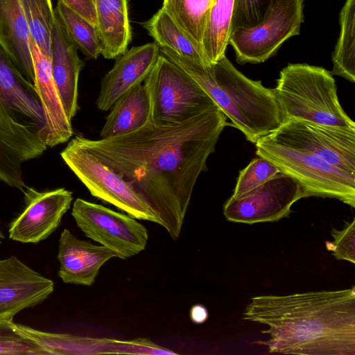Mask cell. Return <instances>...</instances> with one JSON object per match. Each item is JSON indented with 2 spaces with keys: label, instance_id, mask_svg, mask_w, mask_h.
I'll use <instances>...</instances> for the list:
<instances>
[{
  "label": "cell",
  "instance_id": "ffe728a7",
  "mask_svg": "<svg viewBox=\"0 0 355 355\" xmlns=\"http://www.w3.org/2000/svg\"><path fill=\"white\" fill-rule=\"evenodd\" d=\"M0 92L40 131L44 139L46 119L37 89L34 84L24 77L1 46Z\"/></svg>",
  "mask_w": 355,
  "mask_h": 355
},
{
  "label": "cell",
  "instance_id": "e575fe53",
  "mask_svg": "<svg viewBox=\"0 0 355 355\" xmlns=\"http://www.w3.org/2000/svg\"><path fill=\"white\" fill-rule=\"evenodd\" d=\"M3 239H4V236L0 229V244L1 243V240Z\"/></svg>",
  "mask_w": 355,
  "mask_h": 355
},
{
  "label": "cell",
  "instance_id": "4316f807",
  "mask_svg": "<svg viewBox=\"0 0 355 355\" xmlns=\"http://www.w3.org/2000/svg\"><path fill=\"white\" fill-rule=\"evenodd\" d=\"M55 12L67 35L88 59L96 60L101 53L96 27L58 0Z\"/></svg>",
  "mask_w": 355,
  "mask_h": 355
},
{
  "label": "cell",
  "instance_id": "5b68a950",
  "mask_svg": "<svg viewBox=\"0 0 355 355\" xmlns=\"http://www.w3.org/2000/svg\"><path fill=\"white\" fill-rule=\"evenodd\" d=\"M254 144L257 155L295 178L304 188L306 198H336L355 207V174L342 171L311 152L270 135Z\"/></svg>",
  "mask_w": 355,
  "mask_h": 355
},
{
  "label": "cell",
  "instance_id": "836d02e7",
  "mask_svg": "<svg viewBox=\"0 0 355 355\" xmlns=\"http://www.w3.org/2000/svg\"><path fill=\"white\" fill-rule=\"evenodd\" d=\"M191 320L196 324L205 322L208 318V311L207 309L201 304L193 306L190 311Z\"/></svg>",
  "mask_w": 355,
  "mask_h": 355
},
{
  "label": "cell",
  "instance_id": "d6a6232c",
  "mask_svg": "<svg viewBox=\"0 0 355 355\" xmlns=\"http://www.w3.org/2000/svg\"><path fill=\"white\" fill-rule=\"evenodd\" d=\"M68 8L96 26V16L94 0H60Z\"/></svg>",
  "mask_w": 355,
  "mask_h": 355
},
{
  "label": "cell",
  "instance_id": "4dcf8cb0",
  "mask_svg": "<svg viewBox=\"0 0 355 355\" xmlns=\"http://www.w3.org/2000/svg\"><path fill=\"white\" fill-rule=\"evenodd\" d=\"M277 0H234L232 31L252 28L263 21Z\"/></svg>",
  "mask_w": 355,
  "mask_h": 355
},
{
  "label": "cell",
  "instance_id": "d4e9b609",
  "mask_svg": "<svg viewBox=\"0 0 355 355\" xmlns=\"http://www.w3.org/2000/svg\"><path fill=\"white\" fill-rule=\"evenodd\" d=\"M339 36L332 53L331 73L355 82V0H346L339 15Z\"/></svg>",
  "mask_w": 355,
  "mask_h": 355
},
{
  "label": "cell",
  "instance_id": "52a82bcc",
  "mask_svg": "<svg viewBox=\"0 0 355 355\" xmlns=\"http://www.w3.org/2000/svg\"><path fill=\"white\" fill-rule=\"evenodd\" d=\"M60 156L90 193L139 220H160L132 183L104 164L73 138Z\"/></svg>",
  "mask_w": 355,
  "mask_h": 355
},
{
  "label": "cell",
  "instance_id": "3957f363",
  "mask_svg": "<svg viewBox=\"0 0 355 355\" xmlns=\"http://www.w3.org/2000/svg\"><path fill=\"white\" fill-rule=\"evenodd\" d=\"M159 51L200 86L250 142L255 144L284 123L274 89L246 77L226 56L206 66L166 47Z\"/></svg>",
  "mask_w": 355,
  "mask_h": 355
},
{
  "label": "cell",
  "instance_id": "1f68e13d",
  "mask_svg": "<svg viewBox=\"0 0 355 355\" xmlns=\"http://www.w3.org/2000/svg\"><path fill=\"white\" fill-rule=\"evenodd\" d=\"M334 241H327L326 248L336 259L355 263V219L342 230L332 229Z\"/></svg>",
  "mask_w": 355,
  "mask_h": 355
},
{
  "label": "cell",
  "instance_id": "7c38bea8",
  "mask_svg": "<svg viewBox=\"0 0 355 355\" xmlns=\"http://www.w3.org/2000/svg\"><path fill=\"white\" fill-rule=\"evenodd\" d=\"M268 135L311 152L342 171L355 174V128L289 119Z\"/></svg>",
  "mask_w": 355,
  "mask_h": 355
},
{
  "label": "cell",
  "instance_id": "4fadbf2b",
  "mask_svg": "<svg viewBox=\"0 0 355 355\" xmlns=\"http://www.w3.org/2000/svg\"><path fill=\"white\" fill-rule=\"evenodd\" d=\"M23 193L25 207L10 223L9 238L24 243H37L59 227L71 207L73 194L64 188L38 191L30 187Z\"/></svg>",
  "mask_w": 355,
  "mask_h": 355
},
{
  "label": "cell",
  "instance_id": "8fae6325",
  "mask_svg": "<svg viewBox=\"0 0 355 355\" xmlns=\"http://www.w3.org/2000/svg\"><path fill=\"white\" fill-rule=\"evenodd\" d=\"M46 148L39 131L0 92V181L24 193L23 164Z\"/></svg>",
  "mask_w": 355,
  "mask_h": 355
},
{
  "label": "cell",
  "instance_id": "9a60e30c",
  "mask_svg": "<svg viewBox=\"0 0 355 355\" xmlns=\"http://www.w3.org/2000/svg\"><path fill=\"white\" fill-rule=\"evenodd\" d=\"M159 55V46L154 42L134 46L116 58L114 66L101 80L97 108L101 111L110 110L122 94L143 83Z\"/></svg>",
  "mask_w": 355,
  "mask_h": 355
},
{
  "label": "cell",
  "instance_id": "7402d4cb",
  "mask_svg": "<svg viewBox=\"0 0 355 355\" xmlns=\"http://www.w3.org/2000/svg\"><path fill=\"white\" fill-rule=\"evenodd\" d=\"M234 1L214 0L209 11L201 44L206 66L225 56L232 32Z\"/></svg>",
  "mask_w": 355,
  "mask_h": 355
},
{
  "label": "cell",
  "instance_id": "5bb4252c",
  "mask_svg": "<svg viewBox=\"0 0 355 355\" xmlns=\"http://www.w3.org/2000/svg\"><path fill=\"white\" fill-rule=\"evenodd\" d=\"M54 282L17 257L0 260V320H13L21 311L43 302L53 291Z\"/></svg>",
  "mask_w": 355,
  "mask_h": 355
},
{
  "label": "cell",
  "instance_id": "cb8c5ba5",
  "mask_svg": "<svg viewBox=\"0 0 355 355\" xmlns=\"http://www.w3.org/2000/svg\"><path fill=\"white\" fill-rule=\"evenodd\" d=\"M143 26L159 47L168 48L182 57L206 65L200 50L162 8Z\"/></svg>",
  "mask_w": 355,
  "mask_h": 355
},
{
  "label": "cell",
  "instance_id": "8992f818",
  "mask_svg": "<svg viewBox=\"0 0 355 355\" xmlns=\"http://www.w3.org/2000/svg\"><path fill=\"white\" fill-rule=\"evenodd\" d=\"M144 83L150 102L148 121L153 124L182 121L216 106L187 72L161 53Z\"/></svg>",
  "mask_w": 355,
  "mask_h": 355
},
{
  "label": "cell",
  "instance_id": "e0dca14e",
  "mask_svg": "<svg viewBox=\"0 0 355 355\" xmlns=\"http://www.w3.org/2000/svg\"><path fill=\"white\" fill-rule=\"evenodd\" d=\"M51 59L55 87L64 112L71 121L78 110V78L84 62L56 15L51 36Z\"/></svg>",
  "mask_w": 355,
  "mask_h": 355
},
{
  "label": "cell",
  "instance_id": "30bf717a",
  "mask_svg": "<svg viewBox=\"0 0 355 355\" xmlns=\"http://www.w3.org/2000/svg\"><path fill=\"white\" fill-rule=\"evenodd\" d=\"M306 198L302 185L293 177L279 171L260 186L225 203L223 214L234 223L254 224L274 222L288 217L292 205Z\"/></svg>",
  "mask_w": 355,
  "mask_h": 355
},
{
  "label": "cell",
  "instance_id": "44dd1931",
  "mask_svg": "<svg viewBox=\"0 0 355 355\" xmlns=\"http://www.w3.org/2000/svg\"><path fill=\"white\" fill-rule=\"evenodd\" d=\"M110 110L101 130V139L125 135L144 125L150 114L149 97L144 83L122 94Z\"/></svg>",
  "mask_w": 355,
  "mask_h": 355
},
{
  "label": "cell",
  "instance_id": "9c48e42d",
  "mask_svg": "<svg viewBox=\"0 0 355 355\" xmlns=\"http://www.w3.org/2000/svg\"><path fill=\"white\" fill-rule=\"evenodd\" d=\"M71 215L87 237L111 250L116 257L128 259L146 246L147 230L129 215L81 198L74 201Z\"/></svg>",
  "mask_w": 355,
  "mask_h": 355
},
{
  "label": "cell",
  "instance_id": "7a4b0ae2",
  "mask_svg": "<svg viewBox=\"0 0 355 355\" xmlns=\"http://www.w3.org/2000/svg\"><path fill=\"white\" fill-rule=\"evenodd\" d=\"M243 319L266 325L269 353L355 355V286L251 298Z\"/></svg>",
  "mask_w": 355,
  "mask_h": 355
},
{
  "label": "cell",
  "instance_id": "d6986e66",
  "mask_svg": "<svg viewBox=\"0 0 355 355\" xmlns=\"http://www.w3.org/2000/svg\"><path fill=\"white\" fill-rule=\"evenodd\" d=\"M96 28L106 59L118 58L127 51L132 39L128 0H94Z\"/></svg>",
  "mask_w": 355,
  "mask_h": 355
},
{
  "label": "cell",
  "instance_id": "83f0119b",
  "mask_svg": "<svg viewBox=\"0 0 355 355\" xmlns=\"http://www.w3.org/2000/svg\"><path fill=\"white\" fill-rule=\"evenodd\" d=\"M31 39L46 54H51V36L55 20L51 0H19Z\"/></svg>",
  "mask_w": 355,
  "mask_h": 355
},
{
  "label": "cell",
  "instance_id": "ba28073f",
  "mask_svg": "<svg viewBox=\"0 0 355 355\" xmlns=\"http://www.w3.org/2000/svg\"><path fill=\"white\" fill-rule=\"evenodd\" d=\"M304 20V0H277L259 24L231 32L229 44L234 51L237 62H264L286 40L300 35Z\"/></svg>",
  "mask_w": 355,
  "mask_h": 355
},
{
  "label": "cell",
  "instance_id": "f1b7e54d",
  "mask_svg": "<svg viewBox=\"0 0 355 355\" xmlns=\"http://www.w3.org/2000/svg\"><path fill=\"white\" fill-rule=\"evenodd\" d=\"M0 354L49 355V353L37 342L20 330L13 320H1Z\"/></svg>",
  "mask_w": 355,
  "mask_h": 355
},
{
  "label": "cell",
  "instance_id": "2e32d148",
  "mask_svg": "<svg viewBox=\"0 0 355 355\" xmlns=\"http://www.w3.org/2000/svg\"><path fill=\"white\" fill-rule=\"evenodd\" d=\"M113 257L111 250L81 240L64 229L59 239L58 275L67 284L91 286L101 268Z\"/></svg>",
  "mask_w": 355,
  "mask_h": 355
},
{
  "label": "cell",
  "instance_id": "277c9868",
  "mask_svg": "<svg viewBox=\"0 0 355 355\" xmlns=\"http://www.w3.org/2000/svg\"><path fill=\"white\" fill-rule=\"evenodd\" d=\"M273 89L284 121L355 128L354 121L340 104L333 74L322 67L288 64L281 70Z\"/></svg>",
  "mask_w": 355,
  "mask_h": 355
},
{
  "label": "cell",
  "instance_id": "484cf974",
  "mask_svg": "<svg viewBox=\"0 0 355 355\" xmlns=\"http://www.w3.org/2000/svg\"><path fill=\"white\" fill-rule=\"evenodd\" d=\"M214 1L163 0L162 8L201 52V44L206 21Z\"/></svg>",
  "mask_w": 355,
  "mask_h": 355
},
{
  "label": "cell",
  "instance_id": "6da1fadb",
  "mask_svg": "<svg viewBox=\"0 0 355 355\" xmlns=\"http://www.w3.org/2000/svg\"><path fill=\"white\" fill-rule=\"evenodd\" d=\"M227 117L214 106L182 121H148L131 132L73 139L132 183L173 240L180 234L194 186L215 150Z\"/></svg>",
  "mask_w": 355,
  "mask_h": 355
},
{
  "label": "cell",
  "instance_id": "603a6c76",
  "mask_svg": "<svg viewBox=\"0 0 355 355\" xmlns=\"http://www.w3.org/2000/svg\"><path fill=\"white\" fill-rule=\"evenodd\" d=\"M17 327L37 342L49 355L107 354L110 343L107 338L80 337L70 334L49 333L21 324Z\"/></svg>",
  "mask_w": 355,
  "mask_h": 355
},
{
  "label": "cell",
  "instance_id": "ac0fdd59",
  "mask_svg": "<svg viewBox=\"0 0 355 355\" xmlns=\"http://www.w3.org/2000/svg\"><path fill=\"white\" fill-rule=\"evenodd\" d=\"M30 37L19 0H0V46L24 77L34 84Z\"/></svg>",
  "mask_w": 355,
  "mask_h": 355
},
{
  "label": "cell",
  "instance_id": "f546056e",
  "mask_svg": "<svg viewBox=\"0 0 355 355\" xmlns=\"http://www.w3.org/2000/svg\"><path fill=\"white\" fill-rule=\"evenodd\" d=\"M280 170L269 160L258 156L242 169L232 197H239L263 184Z\"/></svg>",
  "mask_w": 355,
  "mask_h": 355
}]
</instances>
